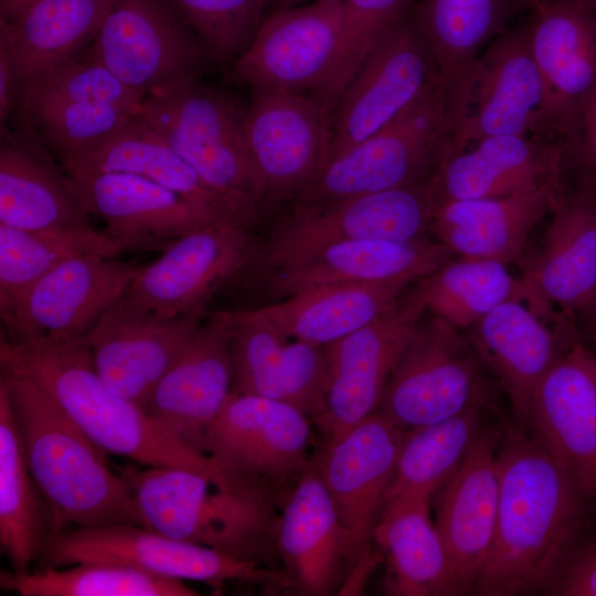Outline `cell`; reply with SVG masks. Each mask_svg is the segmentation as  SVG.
Listing matches in <instances>:
<instances>
[{"instance_id": "10", "label": "cell", "mask_w": 596, "mask_h": 596, "mask_svg": "<svg viewBox=\"0 0 596 596\" xmlns=\"http://www.w3.org/2000/svg\"><path fill=\"white\" fill-rule=\"evenodd\" d=\"M433 211L426 187L398 188L317 207L290 209L263 242L256 241L235 276L279 266L333 243L426 237L430 234Z\"/></svg>"}, {"instance_id": "8", "label": "cell", "mask_w": 596, "mask_h": 596, "mask_svg": "<svg viewBox=\"0 0 596 596\" xmlns=\"http://www.w3.org/2000/svg\"><path fill=\"white\" fill-rule=\"evenodd\" d=\"M449 78L455 130L447 155L492 136L556 140L550 131L545 92L525 25L500 34Z\"/></svg>"}, {"instance_id": "29", "label": "cell", "mask_w": 596, "mask_h": 596, "mask_svg": "<svg viewBox=\"0 0 596 596\" xmlns=\"http://www.w3.org/2000/svg\"><path fill=\"white\" fill-rule=\"evenodd\" d=\"M551 216L521 281L539 312L550 317L557 307L573 319L596 286V198L566 187Z\"/></svg>"}, {"instance_id": "6", "label": "cell", "mask_w": 596, "mask_h": 596, "mask_svg": "<svg viewBox=\"0 0 596 596\" xmlns=\"http://www.w3.org/2000/svg\"><path fill=\"white\" fill-rule=\"evenodd\" d=\"M245 107L194 77L146 95L140 117L206 182L263 213L265 184L247 145Z\"/></svg>"}, {"instance_id": "16", "label": "cell", "mask_w": 596, "mask_h": 596, "mask_svg": "<svg viewBox=\"0 0 596 596\" xmlns=\"http://www.w3.org/2000/svg\"><path fill=\"white\" fill-rule=\"evenodd\" d=\"M247 145L265 184L263 211L290 203L329 157L332 110L310 94L252 89Z\"/></svg>"}, {"instance_id": "23", "label": "cell", "mask_w": 596, "mask_h": 596, "mask_svg": "<svg viewBox=\"0 0 596 596\" xmlns=\"http://www.w3.org/2000/svg\"><path fill=\"white\" fill-rule=\"evenodd\" d=\"M522 421L586 500L596 499V355L573 341L536 386Z\"/></svg>"}, {"instance_id": "48", "label": "cell", "mask_w": 596, "mask_h": 596, "mask_svg": "<svg viewBox=\"0 0 596 596\" xmlns=\"http://www.w3.org/2000/svg\"><path fill=\"white\" fill-rule=\"evenodd\" d=\"M562 147L564 177L571 179V188L596 198V84L585 97Z\"/></svg>"}, {"instance_id": "19", "label": "cell", "mask_w": 596, "mask_h": 596, "mask_svg": "<svg viewBox=\"0 0 596 596\" xmlns=\"http://www.w3.org/2000/svg\"><path fill=\"white\" fill-rule=\"evenodd\" d=\"M139 268L99 254L62 262L1 315V338L13 343L49 334L84 338L123 296Z\"/></svg>"}, {"instance_id": "40", "label": "cell", "mask_w": 596, "mask_h": 596, "mask_svg": "<svg viewBox=\"0 0 596 596\" xmlns=\"http://www.w3.org/2000/svg\"><path fill=\"white\" fill-rule=\"evenodd\" d=\"M86 254L115 257L120 249L91 225L31 231L0 223V315L62 262Z\"/></svg>"}, {"instance_id": "21", "label": "cell", "mask_w": 596, "mask_h": 596, "mask_svg": "<svg viewBox=\"0 0 596 596\" xmlns=\"http://www.w3.org/2000/svg\"><path fill=\"white\" fill-rule=\"evenodd\" d=\"M67 178L83 211L104 222V234L118 245L120 253L162 252L194 230L232 223L138 175L100 172L67 174Z\"/></svg>"}, {"instance_id": "43", "label": "cell", "mask_w": 596, "mask_h": 596, "mask_svg": "<svg viewBox=\"0 0 596 596\" xmlns=\"http://www.w3.org/2000/svg\"><path fill=\"white\" fill-rule=\"evenodd\" d=\"M140 111L107 103L63 100L19 104L13 129L21 130L60 159L76 153L121 128Z\"/></svg>"}, {"instance_id": "30", "label": "cell", "mask_w": 596, "mask_h": 596, "mask_svg": "<svg viewBox=\"0 0 596 596\" xmlns=\"http://www.w3.org/2000/svg\"><path fill=\"white\" fill-rule=\"evenodd\" d=\"M276 547L291 588L311 596L334 590L347 567L344 534L316 465L292 482L278 518Z\"/></svg>"}, {"instance_id": "37", "label": "cell", "mask_w": 596, "mask_h": 596, "mask_svg": "<svg viewBox=\"0 0 596 596\" xmlns=\"http://www.w3.org/2000/svg\"><path fill=\"white\" fill-rule=\"evenodd\" d=\"M52 534L47 505L30 471L8 392L0 382V544L11 571H31Z\"/></svg>"}, {"instance_id": "36", "label": "cell", "mask_w": 596, "mask_h": 596, "mask_svg": "<svg viewBox=\"0 0 596 596\" xmlns=\"http://www.w3.org/2000/svg\"><path fill=\"white\" fill-rule=\"evenodd\" d=\"M429 504L407 499L383 505L373 541L386 561L385 589L391 595H451L448 557Z\"/></svg>"}, {"instance_id": "14", "label": "cell", "mask_w": 596, "mask_h": 596, "mask_svg": "<svg viewBox=\"0 0 596 596\" xmlns=\"http://www.w3.org/2000/svg\"><path fill=\"white\" fill-rule=\"evenodd\" d=\"M440 75L411 9L382 32L339 96L327 163L383 128Z\"/></svg>"}, {"instance_id": "15", "label": "cell", "mask_w": 596, "mask_h": 596, "mask_svg": "<svg viewBox=\"0 0 596 596\" xmlns=\"http://www.w3.org/2000/svg\"><path fill=\"white\" fill-rule=\"evenodd\" d=\"M86 51L142 97L213 60L166 0H116Z\"/></svg>"}, {"instance_id": "26", "label": "cell", "mask_w": 596, "mask_h": 596, "mask_svg": "<svg viewBox=\"0 0 596 596\" xmlns=\"http://www.w3.org/2000/svg\"><path fill=\"white\" fill-rule=\"evenodd\" d=\"M61 162L67 174L114 172L145 178L252 230L262 216L256 204L206 182L140 115Z\"/></svg>"}, {"instance_id": "41", "label": "cell", "mask_w": 596, "mask_h": 596, "mask_svg": "<svg viewBox=\"0 0 596 596\" xmlns=\"http://www.w3.org/2000/svg\"><path fill=\"white\" fill-rule=\"evenodd\" d=\"M513 0H418L417 26L444 77L473 61L502 34Z\"/></svg>"}, {"instance_id": "32", "label": "cell", "mask_w": 596, "mask_h": 596, "mask_svg": "<svg viewBox=\"0 0 596 596\" xmlns=\"http://www.w3.org/2000/svg\"><path fill=\"white\" fill-rule=\"evenodd\" d=\"M523 301L511 299L499 305L465 333L520 419L541 380L571 344L563 345L546 317Z\"/></svg>"}, {"instance_id": "51", "label": "cell", "mask_w": 596, "mask_h": 596, "mask_svg": "<svg viewBox=\"0 0 596 596\" xmlns=\"http://www.w3.org/2000/svg\"><path fill=\"white\" fill-rule=\"evenodd\" d=\"M583 336L596 344V286L588 300L574 315Z\"/></svg>"}, {"instance_id": "3", "label": "cell", "mask_w": 596, "mask_h": 596, "mask_svg": "<svg viewBox=\"0 0 596 596\" xmlns=\"http://www.w3.org/2000/svg\"><path fill=\"white\" fill-rule=\"evenodd\" d=\"M26 462L47 505L53 534L117 523L141 525L131 490L97 446L28 376L1 371ZM52 534V535H53Z\"/></svg>"}, {"instance_id": "47", "label": "cell", "mask_w": 596, "mask_h": 596, "mask_svg": "<svg viewBox=\"0 0 596 596\" xmlns=\"http://www.w3.org/2000/svg\"><path fill=\"white\" fill-rule=\"evenodd\" d=\"M345 26L339 57L321 102L333 109L382 32L412 9V0H343Z\"/></svg>"}, {"instance_id": "54", "label": "cell", "mask_w": 596, "mask_h": 596, "mask_svg": "<svg viewBox=\"0 0 596 596\" xmlns=\"http://www.w3.org/2000/svg\"><path fill=\"white\" fill-rule=\"evenodd\" d=\"M310 1H316V0H274L273 4H276V8H281V7H288V6L301 4V3H306Z\"/></svg>"}, {"instance_id": "17", "label": "cell", "mask_w": 596, "mask_h": 596, "mask_svg": "<svg viewBox=\"0 0 596 596\" xmlns=\"http://www.w3.org/2000/svg\"><path fill=\"white\" fill-rule=\"evenodd\" d=\"M425 311L414 287L390 311L324 347L328 382L316 421L324 444L377 411L392 371Z\"/></svg>"}, {"instance_id": "38", "label": "cell", "mask_w": 596, "mask_h": 596, "mask_svg": "<svg viewBox=\"0 0 596 596\" xmlns=\"http://www.w3.org/2000/svg\"><path fill=\"white\" fill-rule=\"evenodd\" d=\"M482 407L473 405L445 421L404 430L384 503L407 499L432 501L478 436Z\"/></svg>"}, {"instance_id": "53", "label": "cell", "mask_w": 596, "mask_h": 596, "mask_svg": "<svg viewBox=\"0 0 596 596\" xmlns=\"http://www.w3.org/2000/svg\"><path fill=\"white\" fill-rule=\"evenodd\" d=\"M596 20V0H576Z\"/></svg>"}, {"instance_id": "5", "label": "cell", "mask_w": 596, "mask_h": 596, "mask_svg": "<svg viewBox=\"0 0 596 596\" xmlns=\"http://www.w3.org/2000/svg\"><path fill=\"white\" fill-rule=\"evenodd\" d=\"M454 130L451 82L440 75L383 128L330 160L290 209L426 187L449 150Z\"/></svg>"}, {"instance_id": "27", "label": "cell", "mask_w": 596, "mask_h": 596, "mask_svg": "<svg viewBox=\"0 0 596 596\" xmlns=\"http://www.w3.org/2000/svg\"><path fill=\"white\" fill-rule=\"evenodd\" d=\"M207 311L157 318L113 306L84 337L103 381L145 409L155 386L179 358Z\"/></svg>"}, {"instance_id": "2", "label": "cell", "mask_w": 596, "mask_h": 596, "mask_svg": "<svg viewBox=\"0 0 596 596\" xmlns=\"http://www.w3.org/2000/svg\"><path fill=\"white\" fill-rule=\"evenodd\" d=\"M0 365L39 384L106 454L141 466L192 470L228 485L207 456L183 445L103 381L84 338L49 334L18 343L1 338Z\"/></svg>"}, {"instance_id": "4", "label": "cell", "mask_w": 596, "mask_h": 596, "mask_svg": "<svg viewBox=\"0 0 596 596\" xmlns=\"http://www.w3.org/2000/svg\"><path fill=\"white\" fill-rule=\"evenodd\" d=\"M120 471L142 526L267 566L270 555L277 553L274 496L221 486L178 467L128 464Z\"/></svg>"}, {"instance_id": "50", "label": "cell", "mask_w": 596, "mask_h": 596, "mask_svg": "<svg viewBox=\"0 0 596 596\" xmlns=\"http://www.w3.org/2000/svg\"><path fill=\"white\" fill-rule=\"evenodd\" d=\"M20 87L9 45L0 35V127L7 129V123L12 117L17 106Z\"/></svg>"}, {"instance_id": "13", "label": "cell", "mask_w": 596, "mask_h": 596, "mask_svg": "<svg viewBox=\"0 0 596 596\" xmlns=\"http://www.w3.org/2000/svg\"><path fill=\"white\" fill-rule=\"evenodd\" d=\"M345 26L343 0H316L266 14L249 46L232 65L252 89L321 96L337 65Z\"/></svg>"}, {"instance_id": "45", "label": "cell", "mask_w": 596, "mask_h": 596, "mask_svg": "<svg viewBox=\"0 0 596 596\" xmlns=\"http://www.w3.org/2000/svg\"><path fill=\"white\" fill-rule=\"evenodd\" d=\"M230 310L234 320L233 392L283 401L284 348L288 338L248 308Z\"/></svg>"}, {"instance_id": "55", "label": "cell", "mask_w": 596, "mask_h": 596, "mask_svg": "<svg viewBox=\"0 0 596 596\" xmlns=\"http://www.w3.org/2000/svg\"><path fill=\"white\" fill-rule=\"evenodd\" d=\"M513 1L519 4H523V6L535 9L547 0H513Z\"/></svg>"}, {"instance_id": "18", "label": "cell", "mask_w": 596, "mask_h": 596, "mask_svg": "<svg viewBox=\"0 0 596 596\" xmlns=\"http://www.w3.org/2000/svg\"><path fill=\"white\" fill-rule=\"evenodd\" d=\"M453 257L444 244L428 236L413 241L353 240L319 247L269 269L235 276L224 289H263L280 300L339 284H415Z\"/></svg>"}, {"instance_id": "35", "label": "cell", "mask_w": 596, "mask_h": 596, "mask_svg": "<svg viewBox=\"0 0 596 596\" xmlns=\"http://www.w3.org/2000/svg\"><path fill=\"white\" fill-rule=\"evenodd\" d=\"M116 0H36L14 20L0 19L20 89L84 53Z\"/></svg>"}, {"instance_id": "49", "label": "cell", "mask_w": 596, "mask_h": 596, "mask_svg": "<svg viewBox=\"0 0 596 596\" xmlns=\"http://www.w3.org/2000/svg\"><path fill=\"white\" fill-rule=\"evenodd\" d=\"M582 525L561 555L541 594L596 596V533L583 535Z\"/></svg>"}, {"instance_id": "24", "label": "cell", "mask_w": 596, "mask_h": 596, "mask_svg": "<svg viewBox=\"0 0 596 596\" xmlns=\"http://www.w3.org/2000/svg\"><path fill=\"white\" fill-rule=\"evenodd\" d=\"M502 438V432L482 426L457 470L433 496L435 524L450 568L451 595L473 592L491 546Z\"/></svg>"}, {"instance_id": "31", "label": "cell", "mask_w": 596, "mask_h": 596, "mask_svg": "<svg viewBox=\"0 0 596 596\" xmlns=\"http://www.w3.org/2000/svg\"><path fill=\"white\" fill-rule=\"evenodd\" d=\"M566 183L532 192L497 198L461 200L434 207L430 234L455 256L518 260L535 226L554 211Z\"/></svg>"}, {"instance_id": "44", "label": "cell", "mask_w": 596, "mask_h": 596, "mask_svg": "<svg viewBox=\"0 0 596 596\" xmlns=\"http://www.w3.org/2000/svg\"><path fill=\"white\" fill-rule=\"evenodd\" d=\"M215 61H235L274 0H166Z\"/></svg>"}, {"instance_id": "7", "label": "cell", "mask_w": 596, "mask_h": 596, "mask_svg": "<svg viewBox=\"0 0 596 596\" xmlns=\"http://www.w3.org/2000/svg\"><path fill=\"white\" fill-rule=\"evenodd\" d=\"M104 562L167 578L212 585L290 587L284 571L170 538L139 524L78 528L53 534L34 568Z\"/></svg>"}, {"instance_id": "25", "label": "cell", "mask_w": 596, "mask_h": 596, "mask_svg": "<svg viewBox=\"0 0 596 596\" xmlns=\"http://www.w3.org/2000/svg\"><path fill=\"white\" fill-rule=\"evenodd\" d=\"M565 183L562 143L504 135L447 155L426 184L433 209L453 201L497 199Z\"/></svg>"}, {"instance_id": "52", "label": "cell", "mask_w": 596, "mask_h": 596, "mask_svg": "<svg viewBox=\"0 0 596 596\" xmlns=\"http://www.w3.org/2000/svg\"><path fill=\"white\" fill-rule=\"evenodd\" d=\"M36 0H0V19L14 20L26 7Z\"/></svg>"}, {"instance_id": "12", "label": "cell", "mask_w": 596, "mask_h": 596, "mask_svg": "<svg viewBox=\"0 0 596 596\" xmlns=\"http://www.w3.org/2000/svg\"><path fill=\"white\" fill-rule=\"evenodd\" d=\"M256 241L252 228L235 223L194 230L140 267L114 306L157 318L207 311L209 302L247 262Z\"/></svg>"}, {"instance_id": "9", "label": "cell", "mask_w": 596, "mask_h": 596, "mask_svg": "<svg viewBox=\"0 0 596 596\" xmlns=\"http://www.w3.org/2000/svg\"><path fill=\"white\" fill-rule=\"evenodd\" d=\"M424 316L376 411L402 430L445 421L486 402L481 361L466 334L429 312Z\"/></svg>"}, {"instance_id": "33", "label": "cell", "mask_w": 596, "mask_h": 596, "mask_svg": "<svg viewBox=\"0 0 596 596\" xmlns=\"http://www.w3.org/2000/svg\"><path fill=\"white\" fill-rule=\"evenodd\" d=\"M0 223L44 231L91 225L49 150L17 129L1 132Z\"/></svg>"}, {"instance_id": "20", "label": "cell", "mask_w": 596, "mask_h": 596, "mask_svg": "<svg viewBox=\"0 0 596 596\" xmlns=\"http://www.w3.org/2000/svg\"><path fill=\"white\" fill-rule=\"evenodd\" d=\"M403 433L375 412L326 443L316 464L344 534L349 570L370 555Z\"/></svg>"}, {"instance_id": "1", "label": "cell", "mask_w": 596, "mask_h": 596, "mask_svg": "<svg viewBox=\"0 0 596 596\" xmlns=\"http://www.w3.org/2000/svg\"><path fill=\"white\" fill-rule=\"evenodd\" d=\"M586 498L531 434L511 430L499 450L494 533L473 594L542 593L584 521Z\"/></svg>"}, {"instance_id": "39", "label": "cell", "mask_w": 596, "mask_h": 596, "mask_svg": "<svg viewBox=\"0 0 596 596\" xmlns=\"http://www.w3.org/2000/svg\"><path fill=\"white\" fill-rule=\"evenodd\" d=\"M415 287L427 312L464 331L499 305L525 299L521 278L490 259L453 257Z\"/></svg>"}, {"instance_id": "46", "label": "cell", "mask_w": 596, "mask_h": 596, "mask_svg": "<svg viewBox=\"0 0 596 596\" xmlns=\"http://www.w3.org/2000/svg\"><path fill=\"white\" fill-rule=\"evenodd\" d=\"M86 50L29 81L20 89L17 105L79 99L141 111L143 97L123 84Z\"/></svg>"}, {"instance_id": "34", "label": "cell", "mask_w": 596, "mask_h": 596, "mask_svg": "<svg viewBox=\"0 0 596 596\" xmlns=\"http://www.w3.org/2000/svg\"><path fill=\"white\" fill-rule=\"evenodd\" d=\"M412 285L407 281L330 285L248 309L288 339L326 347L390 311Z\"/></svg>"}, {"instance_id": "22", "label": "cell", "mask_w": 596, "mask_h": 596, "mask_svg": "<svg viewBox=\"0 0 596 596\" xmlns=\"http://www.w3.org/2000/svg\"><path fill=\"white\" fill-rule=\"evenodd\" d=\"M233 332L230 309L207 313L145 406L174 438L200 454L207 428L233 392Z\"/></svg>"}, {"instance_id": "42", "label": "cell", "mask_w": 596, "mask_h": 596, "mask_svg": "<svg viewBox=\"0 0 596 596\" xmlns=\"http://www.w3.org/2000/svg\"><path fill=\"white\" fill-rule=\"evenodd\" d=\"M0 587L22 596H196L184 581L159 577L114 563H78L34 568L26 573L1 570Z\"/></svg>"}, {"instance_id": "11", "label": "cell", "mask_w": 596, "mask_h": 596, "mask_svg": "<svg viewBox=\"0 0 596 596\" xmlns=\"http://www.w3.org/2000/svg\"><path fill=\"white\" fill-rule=\"evenodd\" d=\"M310 418L274 398L232 392L207 428L202 453L231 485L269 494L309 467Z\"/></svg>"}, {"instance_id": "28", "label": "cell", "mask_w": 596, "mask_h": 596, "mask_svg": "<svg viewBox=\"0 0 596 596\" xmlns=\"http://www.w3.org/2000/svg\"><path fill=\"white\" fill-rule=\"evenodd\" d=\"M526 33L546 97L550 131L563 145L596 84V20L576 0L545 1Z\"/></svg>"}]
</instances>
